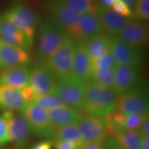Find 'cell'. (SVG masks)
<instances>
[{
    "mask_svg": "<svg viewBox=\"0 0 149 149\" xmlns=\"http://www.w3.org/2000/svg\"><path fill=\"white\" fill-rule=\"evenodd\" d=\"M100 149H108V148H107V147H106L105 146H104V145H103V144H102L101 148H100Z\"/></svg>",
    "mask_w": 149,
    "mask_h": 149,
    "instance_id": "60d3db41",
    "label": "cell"
},
{
    "mask_svg": "<svg viewBox=\"0 0 149 149\" xmlns=\"http://www.w3.org/2000/svg\"><path fill=\"white\" fill-rule=\"evenodd\" d=\"M29 60V52L0 41V68L1 70L26 65Z\"/></svg>",
    "mask_w": 149,
    "mask_h": 149,
    "instance_id": "d6986e66",
    "label": "cell"
},
{
    "mask_svg": "<svg viewBox=\"0 0 149 149\" xmlns=\"http://www.w3.org/2000/svg\"><path fill=\"white\" fill-rule=\"evenodd\" d=\"M84 143H102L107 136V123L104 118L91 116H82L77 124Z\"/></svg>",
    "mask_w": 149,
    "mask_h": 149,
    "instance_id": "30bf717a",
    "label": "cell"
},
{
    "mask_svg": "<svg viewBox=\"0 0 149 149\" xmlns=\"http://www.w3.org/2000/svg\"><path fill=\"white\" fill-rule=\"evenodd\" d=\"M110 51L117 65L138 66L142 59L137 48L128 45L116 36L110 38Z\"/></svg>",
    "mask_w": 149,
    "mask_h": 149,
    "instance_id": "8fae6325",
    "label": "cell"
},
{
    "mask_svg": "<svg viewBox=\"0 0 149 149\" xmlns=\"http://www.w3.org/2000/svg\"><path fill=\"white\" fill-rule=\"evenodd\" d=\"M0 41L29 52L33 44L13 24L0 15Z\"/></svg>",
    "mask_w": 149,
    "mask_h": 149,
    "instance_id": "ac0fdd59",
    "label": "cell"
},
{
    "mask_svg": "<svg viewBox=\"0 0 149 149\" xmlns=\"http://www.w3.org/2000/svg\"><path fill=\"white\" fill-rule=\"evenodd\" d=\"M113 137H115L122 149H139L142 137L138 130H117Z\"/></svg>",
    "mask_w": 149,
    "mask_h": 149,
    "instance_id": "d4e9b609",
    "label": "cell"
},
{
    "mask_svg": "<svg viewBox=\"0 0 149 149\" xmlns=\"http://www.w3.org/2000/svg\"><path fill=\"white\" fill-rule=\"evenodd\" d=\"M2 15L33 44L38 19L36 13L32 8L23 3H16Z\"/></svg>",
    "mask_w": 149,
    "mask_h": 149,
    "instance_id": "277c9868",
    "label": "cell"
},
{
    "mask_svg": "<svg viewBox=\"0 0 149 149\" xmlns=\"http://www.w3.org/2000/svg\"><path fill=\"white\" fill-rule=\"evenodd\" d=\"M19 91L21 93L22 97L24 98V100H25L27 104H32L37 96L36 93H35V91H33V89L31 88L30 85H28L27 86L24 87V88L19 90Z\"/></svg>",
    "mask_w": 149,
    "mask_h": 149,
    "instance_id": "1f68e13d",
    "label": "cell"
},
{
    "mask_svg": "<svg viewBox=\"0 0 149 149\" xmlns=\"http://www.w3.org/2000/svg\"><path fill=\"white\" fill-rule=\"evenodd\" d=\"M52 137H53L56 140L70 141L79 147L84 144L83 138L77 124L53 128Z\"/></svg>",
    "mask_w": 149,
    "mask_h": 149,
    "instance_id": "cb8c5ba5",
    "label": "cell"
},
{
    "mask_svg": "<svg viewBox=\"0 0 149 149\" xmlns=\"http://www.w3.org/2000/svg\"><path fill=\"white\" fill-rule=\"evenodd\" d=\"M26 105V102L22 97L19 90L0 84L1 111L22 112Z\"/></svg>",
    "mask_w": 149,
    "mask_h": 149,
    "instance_id": "7402d4cb",
    "label": "cell"
},
{
    "mask_svg": "<svg viewBox=\"0 0 149 149\" xmlns=\"http://www.w3.org/2000/svg\"><path fill=\"white\" fill-rule=\"evenodd\" d=\"M139 149H149V137H142Z\"/></svg>",
    "mask_w": 149,
    "mask_h": 149,
    "instance_id": "74e56055",
    "label": "cell"
},
{
    "mask_svg": "<svg viewBox=\"0 0 149 149\" xmlns=\"http://www.w3.org/2000/svg\"><path fill=\"white\" fill-rule=\"evenodd\" d=\"M53 143H54L53 146H54L55 149H79V146L70 141L55 140Z\"/></svg>",
    "mask_w": 149,
    "mask_h": 149,
    "instance_id": "836d02e7",
    "label": "cell"
},
{
    "mask_svg": "<svg viewBox=\"0 0 149 149\" xmlns=\"http://www.w3.org/2000/svg\"><path fill=\"white\" fill-rule=\"evenodd\" d=\"M116 0H100L99 4L102 6L107 7V8H111V6Z\"/></svg>",
    "mask_w": 149,
    "mask_h": 149,
    "instance_id": "f35d334b",
    "label": "cell"
},
{
    "mask_svg": "<svg viewBox=\"0 0 149 149\" xmlns=\"http://www.w3.org/2000/svg\"><path fill=\"white\" fill-rule=\"evenodd\" d=\"M53 144V143L49 140L42 141L34 145L31 149H51Z\"/></svg>",
    "mask_w": 149,
    "mask_h": 149,
    "instance_id": "d590c367",
    "label": "cell"
},
{
    "mask_svg": "<svg viewBox=\"0 0 149 149\" xmlns=\"http://www.w3.org/2000/svg\"><path fill=\"white\" fill-rule=\"evenodd\" d=\"M102 143L84 142L79 147V149H100Z\"/></svg>",
    "mask_w": 149,
    "mask_h": 149,
    "instance_id": "8d00e7d4",
    "label": "cell"
},
{
    "mask_svg": "<svg viewBox=\"0 0 149 149\" xmlns=\"http://www.w3.org/2000/svg\"><path fill=\"white\" fill-rule=\"evenodd\" d=\"M87 52L91 61L101 58L110 52V38L100 34L85 42Z\"/></svg>",
    "mask_w": 149,
    "mask_h": 149,
    "instance_id": "603a6c76",
    "label": "cell"
},
{
    "mask_svg": "<svg viewBox=\"0 0 149 149\" xmlns=\"http://www.w3.org/2000/svg\"><path fill=\"white\" fill-rule=\"evenodd\" d=\"M114 68H107L93 70L91 80L113 90Z\"/></svg>",
    "mask_w": 149,
    "mask_h": 149,
    "instance_id": "484cf974",
    "label": "cell"
},
{
    "mask_svg": "<svg viewBox=\"0 0 149 149\" xmlns=\"http://www.w3.org/2000/svg\"><path fill=\"white\" fill-rule=\"evenodd\" d=\"M30 73L31 70L26 65L3 69L0 72V84L21 90L29 85Z\"/></svg>",
    "mask_w": 149,
    "mask_h": 149,
    "instance_id": "ffe728a7",
    "label": "cell"
},
{
    "mask_svg": "<svg viewBox=\"0 0 149 149\" xmlns=\"http://www.w3.org/2000/svg\"><path fill=\"white\" fill-rule=\"evenodd\" d=\"M135 15L139 21L149 20V0H137L135 3Z\"/></svg>",
    "mask_w": 149,
    "mask_h": 149,
    "instance_id": "f1b7e54d",
    "label": "cell"
},
{
    "mask_svg": "<svg viewBox=\"0 0 149 149\" xmlns=\"http://www.w3.org/2000/svg\"><path fill=\"white\" fill-rule=\"evenodd\" d=\"M47 8L51 15L52 19L70 36L81 14L70 8L60 0H50Z\"/></svg>",
    "mask_w": 149,
    "mask_h": 149,
    "instance_id": "ba28073f",
    "label": "cell"
},
{
    "mask_svg": "<svg viewBox=\"0 0 149 149\" xmlns=\"http://www.w3.org/2000/svg\"><path fill=\"white\" fill-rule=\"evenodd\" d=\"M138 132L141 135L142 137H149V116L148 115H146L144 121L138 128Z\"/></svg>",
    "mask_w": 149,
    "mask_h": 149,
    "instance_id": "e575fe53",
    "label": "cell"
},
{
    "mask_svg": "<svg viewBox=\"0 0 149 149\" xmlns=\"http://www.w3.org/2000/svg\"><path fill=\"white\" fill-rule=\"evenodd\" d=\"M32 104L46 111L64 105V102L61 101V99L53 93L44 95H37Z\"/></svg>",
    "mask_w": 149,
    "mask_h": 149,
    "instance_id": "83f0119b",
    "label": "cell"
},
{
    "mask_svg": "<svg viewBox=\"0 0 149 149\" xmlns=\"http://www.w3.org/2000/svg\"><path fill=\"white\" fill-rule=\"evenodd\" d=\"M10 141L4 121L1 116H0V146L8 144Z\"/></svg>",
    "mask_w": 149,
    "mask_h": 149,
    "instance_id": "d6a6232c",
    "label": "cell"
},
{
    "mask_svg": "<svg viewBox=\"0 0 149 149\" xmlns=\"http://www.w3.org/2000/svg\"><path fill=\"white\" fill-rule=\"evenodd\" d=\"M86 83L70 74L58 80L53 94L60 98L66 105L75 109H81Z\"/></svg>",
    "mask_w": 149,
    "mask_h": 149,
    "instance_id": "5b68a950",
    "label": "cell"
},
{
    "mask_svg": "<svg viewBox=\"0 0 149 149\" xmlns=\"http://www.w3.org/2000/svg\"><path fill=\"white\" fill-rule=\"evenodd\" d=\"M95 13L103 31L107 32L111 37L116 36L121 30L132 20L130 17L121 16L111 8L102 6L99 3Z\"/></svg>",
    "mask_w": 149,
    "mask_h": 149,
    "instance_id": "9a60e30c",
    "label": "cell"
},
{
    "mask_svg": "<svg viewBox=\"0 0 149 149\" xmlns=\"http://www.w3.org/2000/svg\"><path fill=\"white\" fill-rule=\"evenodd\" d=\"M57 80L51 70L44 64L35 66L31 70L29 85L37 95L53 93Z\"/></svg>",
    "mask_w": 149,
    "mask_h": 149,
    "instance_id": "7c38bea8",
    "label": "cell"
},
{
    "mask_svg": "<svg viewBox=\"0 0 149 149\" xmlns=\"http://www.w3.org/2000/svg\"><path fill=\"white\" fill-rule=\"evenodd\" d=\"M116 96L113 89L89 81L81 109L88 115L104 118L115 111Z\"/></svg>",
    "mask_w": 149,
    "mask_h": 149,
    "instance_id": "6da1fadb",
    "label": "cell"
},
{
    "mask_svg": "<svg viewBox=\"0 0 149 149\" xmlns=\"http://www.w3.org/2000/svg\"><path fill=\"white\" fill-rule=\"evenodd\" d=\"M92 73V61L87 52L85 42H77L71 74L81 81L88 82Z\"/></svg>",
    "mask_w": 149,
    "mask_h": 149,
    "instance_id": "2e32d148",
    "label": "cell"
},
{
    "mask_svg": "<svg viewBox=\"0 0 149 149\" xmlns=\"http://www.w3.org/2000/svg\"><path fill=\"white\" fill-rule=\"evenodd\" d=\"M38 31V46L35 58L44 64L57 51L68 35L51 18L43 20Z\"/></svg>",
    "mask_w": 149,
    "mask_h": 149,
    "instance_id": "7a4b0ae2",
    "label": "cell"
},
{
    "mask_svg": "<svg viewBox=\"0 0 149 149\" xmlns=\"http://www.w3.org/2000/svg\"><path fill=\"white\" fill-rule=\"evenodd\" d=\"M1 116L5 122L10 141L19 147L26 145L32 130L22 112L3 111Z\"/></svg>",
    "mask_w": 149,
    "mask_h": 149,
    "instance_id": "52a82bcc",
    "label": "cell"
},
{
    "mask_svg": "<svg viewBox=\"0 0 149 149\" xmlns=\"http://www.w3.org/2000/svg\"><path fill=\"white\" fill-rule=\"evenodd\" d=\"M128 45L138 49L148 42L149 32L145 22L131 20L116 35Z\"/></svg>",
    "mask_w": 149,
    "mask_h": 149,
    "instance_id": "5bb4252c",
    "label": "cell"
},
{
    "mask_svg": "<svg viewBox=\"0 0 149 149\" xmlns=\"http://www.w3.org/2000/svg\"><path fill=\"white\" fill-rule=\"evenodd\" d=\"M22 113L29 122L32 133L42 137H52L53 128L46 110L29 104L22 110Z\"/></svg>",
    "mask_w": 149,
    "mask_h": 149,
    "instance_id": "9c48e42d",
    "label": "cell"
},
{
    "mask_svg": "<svg viewBox=\"0 0 149 149\" xmlns=\"http://www.w3.org/2000/svg\"><path fill=\"white\" fill-rule=\"evenodd\" d=\"M123 1L127 4L128 6H134L137 1V0H123Z\"/></svg>",
    "mask_w": 149,
    "mask_h": 149,
    "instance_id": "ab89813d",
    "label": "cell"
},
{
    "mask_svg": "<svg viewBox=\"0 0 149 149\" xmlns=\"http://www.w3.org/2000/svg\"><path fill=\"white\" fill-rule=\"evenodd\" d=\"M116 65V62H115L114 57L111 54V51L101 58L92 61L93 70L100 69V68H115Z\"/></svg>",
    "mask_w": 149,
    "mask_h": 149,
    "instance_id": "f546056e",
    "label": "cell"
},
{
    "mask_svg": "<svg viewBox=\"0 0 149 149\" xmlns=\"http://www.w3.org/2000/svg\"><path fill=\"white\" fill-rule=\"evenodd\" d=\"M103 32L96 13H86L80 16L70 37H73L76 42H86Z\"/></svg>",
    "mask_w": 149,
    "mask_h": 149,
    "instance_id": "e0dca14e",
    "label": "cell"
},
{
    "mask_svg": "<svg viewBox=\"0 0 149 149\" xmlns=\"http://www.w3.org/2000/svg\"><path fill=\"white\" fill-rule=\"evenodd\" d=\"M79 13H95L97 4L95 0H60Z\"/></svg>",
    "mask_w": 149,
    "mask_h": 149,
    "instance_id": "4316f807",
    "label": "cell"
},
{
    "mask_svg": "<svg viewBox=\"0 0 149 149\" xmlns=\"http://www.w3.org/2000/svg\"><path fill=\"white\" fill-rule=\"evenodd\" d=\"M149 100L144 88H134L116 96L115 111L123 115L148 113Z\"/></svg>",
    "mask_w": 149,
    "mask_h": 149,
    "instance_id": "8992f818",
    "label": "cell"
},
{
    "mask_svg": "<svg viewBox=\"0 0 149 149\" xmlns=\"http://www.w3.org/2000/svg\"><path fill=\"white\" fill-rule=\"evenodd\" d=\"M46 111L53 128L77 124L82 117L77 109L65 104Z\"/></svg>",
    "mask_w": 149,
    "mask_h": 149,
    "instance_id": "44dd1931",
    "label": "cell"
},
{
    "mask_svg": "<svg viewBox=\"0 0 149 149\" xmlns=\"http://www.w3.org/2000/svg\"><path fill=\"white\" fill-rule=\"evenodd\" d=\"M140 74L138 66L116 65L114 68L113 91L116 95L128 92L138 83Z\"/></svg>",
    "mask_w": 149,
    "mask_h": 149,
    "instance_id": "4fadbf2b",
    "label": "cell"
},
{
    "mask_svg": "<svg viewBox=\"0 0 149 149\" xmlns=\"http://www.w3.org/2000/svg\"><path fill=\"white\" fill-rule=\"evenodd\" d=\"M111 8L116 13L125 17H130L133 15L130 6H128L123 0H116L112 4Z\"/></svg>",
    "mask_w": 149,
    "mask_h": 149,
    "instance_id": "4dcf8cb0",
    "label": "cell"
},
{
    "mask_svg": "<svg viewBox=\"0 0 149 149\" xmlns=\"http://www.w3.org/2000/svg\"><path fill=\"white\" fill-rule=\"evenodd\" d=\"M76 44L77 42L73 37L68 35L57 51L44 64L57 79H62L71 74Z\"/></svg>",
    "mask_w": 149,
    "mask_h": 149,
    "instance_id": "3957f363",
    "label": "cell"
}]
</instances>
